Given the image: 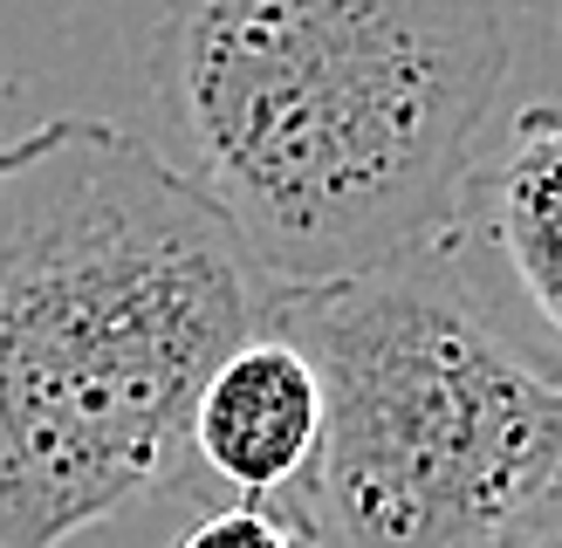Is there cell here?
I'll return each mask as SVG.
<instances>
[{"mask_svg":"<svg viewBox=\"0 0 562 548\" xmlns=\"http://www.w3.org/2000/svg\"><path fill=\"white\" fill-rule=\"evenodd\" d=\"M323 446V384L308 356L281 336L255 329L213 364L192 404V459L206 466L234 501H295Z\"/></svg>","mask_w":562,"mask_h":548,"instance_id":"277c9868","label":"cell"},{"mask_svg":"<svg viewBox=\"0 0 562 548\" xmlns=\"http://www.w3.org/2000/svg\"><path fill=\"white\" fill-rule=\"evenodd\" d=\"M501 548H562V501H549L536 521H528V528H515Z\"/></svg>","mask_w":562,"mask_h":548,"instance_id":"52a82bcc","label":"cell"},{"mask_svg":"<svg viewBox=\"0 0 562 548\" xmlns=\"http://www.w3.org/2000/svg\"><path fill=\"white\" fill-rule=\"evenodd\" d=\"M481 240L536 322V364L562 377V96L521 103L501 145L481 151L453 247Z\"/></svg>","mask_w":562,"mask_h":548,"instance_id":"5b68a950","label":"cell"},{"mask_svg":"<svg viewBox=\"0 0 562 548\" xmlns=\"http://www.w3.org/2000/svg\"><path fill=\"white\" fill-rule=\"evenodd\" d=\"M508 0H172L179 172L274 288L446 247L508 82Z\"/></svg>","mask_w":562,"mask_h":548,"instance_id":"7a4b0ae2","label":"cell"},{"mask_svg":"<svg viewBox=\"0 0 562 548\" xmlns=\"http://www.w3.org/2000/svg\"><path fill=\"white\" fill-rule=\"evenodd\" d=\"M172 548H316L289 501H227L200 514Z\"/></svg>","mask_w":562,"mask_h":548,"instance_id":"8992f818","label":"cell"},{"mask_svg":"<svg viewBox=\"0 0 562 548\" xmlns=\"http://www.w3.org/2000/svg\"><path fill=\"white\" fill-rule=\"evenodd\" d=\"M323 384L295 493L316 548H501L562 501V377L501 329L453 247L316 288H274Z\"/></svg>","mask_w":562,"mask_h":548,"instance_id":"3957f363","label":"cell"},{"mask_svg":"<svg viewBox=\"0 0 562 548\" xmlns=\"http://www.w3.org/2000/svg\"><path fill=\"white\" fill-rule=\"evenodd\" d=\"M274 282L165 151L110 117L0 145V548H69L192 466L213 364Z\"/></svg>","mask_w":562,"mask_h":548,"instance_id":"6da1fadb","label":"cell"}]
</instances>
